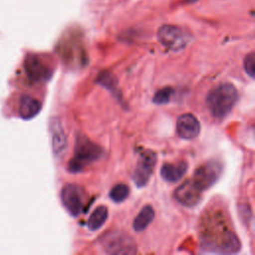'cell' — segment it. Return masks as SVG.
Returning <instances> with one entry per match:
<instances>
[{
    "instance_id": "1",
    "label": "cell",
    "mask_w": 255,
    "mask_h": 255,
    "mask_svg": "<svg viewBox=\"0 0 255 255\" xmlns=\"http://www.w3.org/2000/svg\"><path fill=\"white\" fill-rule=\"evenodd\" d=\"M200 240L202 248L210 252L235 253L240 249L239 238L219 212L205 217L201 225Z\"/></svg>"
},
{
    "instance_id": "2",
    "label": "cell",
    "mask_w": 255,
    "mask_h": 255,
    "mask_svg": "<svg viewBox=\"0 0 255 255\" xmlns=\"http://www.w3.org/2000/svg\"><path fill=\"white\" fill-rule=\"evenodd\" d=\"M238 92L230 83H222L212 88L206 96L207 108L214 119H224L238 101Z\"/></svg>"
},
{
    "instance_id": "3",
    "label": "cell",
    "mask_w": 255,
    "mask_h": 255,
    "mask_svg": "<svg viewBox=\"0 0 255 255\" xmlns=\"http://www.w3.org/2000/svg\"><path fill=\"white\" fill-rule=\"evenodd\" d=\"M103 154L104 149L99 144L93 142L86 135H78L74 156L68 163V169L73 173L80 172L87 165L100 159Z\"/></svg>"
},
{
    "instance_id": "4",
    "label": "cell",
    "mask_w": 255,
    "mask_h": 255,
    "mask_svg": "<svg viewBox=\"0 0 255 255\" xmlns=\"http://www.w3.org/2000/svg\"><path fill=\"white\" fill-rule=\"evenodd\" d=\"M101 245L105 252L109 254L127 255L136 253V244L133 238L121 231H113L104 235L101 239Z\"/></svg>"
},
{
    "instance_id": "5",
    "label": "cell",
    "mask_w": 255,
    "mask_h": 255,
    "mask_svg": "<svg viewBox=\"0 0 255 255\" xmlns=\"http://www.w3.org/2000/svg\"><path fill=\"white\" fill-rule=\"evenodd\" d=\"M221 172L222 164L216 160H209L196 168L191 180L203 192L218 180Z\"/></svg>"
},
{
    "instance_id": "6",
    "label": "cell",
    "mask_w": 255,
    "mask_h": 255,
    "mask_svg": "<svg viewBox=\"0 0 255 255\" xmlns=\"http://www.w3.org/2000/svg\"><path fill=\"white\" fill-rule=\"evenodd\" d=\"M158 41L171 51L183 49L190 41L189 35L181 28L173 25H163L157 31Z\"/></svg>"
},
{
    "instance_id": "7",
    "label": "cell",
    "mask_w": 255,
    "mask_h": 255,
    "mask_svg": "<svg viewBox=\"0 0 255 255\" xmlns=\"http://www.w3.org/2000/svg\"><path fill=\"white\" fill-rule=\"evenodd\" d=\"M61 200L66 208V210L69 212L70 215L76 217L78 216L85 204V193L81 186L74 184V183H68L63 186L61 191Z\"/></svg>"
},
{
    "instance_id": "8",
    "label": "cell",
    "mask_w": 255,
    "mask_h": 255,
    "mask_svg": "<svg viewBox=\"0 0 255 255\" xmlns=\"http://www.w3.org/2000/svg\"><path fill=\"white\" fill-rule=\"evenodd\" d=\"M156 158V153L152 150H144L140 153L132 173V180L137 187H143L149 181Z\"/></svg>"
},
{
    "instance_id": "9",
    "label": "cell",
    "mask_w": 255,
    "mask_h": 255,
    "mask_svg": "<svg viewBox=\"0 0 255 255\" xmlns=\"http://www.w3.org/2000/svg\"><path fill=\"white\" fill-rule=\"evenodd\" d=\"M24 69L30 81L43 83L49 81L53 76V69L48 66L39 56L30 54L24 61Z\"/></svg>"
},
{
    "instance_id": "10",
    "label": "cell",
    "mask_w": 255,
    "mask_h": 255,
    "mask_svg": "<svg viewBox=\"0 0 255 255\" xmlns=\"http://www.w3.org/2000/svg\"><path fill=\"white\" fill-rule=\"evenodd\" d=\"M202 191L195 185L191 178L185 180L174 190L175 199L186 207H194L200 201Z\"/></svg>"
},
{
    "instance_id": "11",
    "label": "cell",
    "mask_w": 255,
    "mask_h": 255,
    "mask_svg": "<svg viewBox=\"0 0 255 255\" xmlns=\"http://www.w3.org/2000/svg\"><path fill=\"white\" fill-rule=\"evenodd\" d=\"M176 132L183 139H193L200 132V124L192 114H183L177 119Z\"/></svg>"
},
{
    "instance_id": "12",
    "label": "cell",
    "mask_w": 255,
    "mask_h": 255,
    "mask_svg": "<svg viewBox=\"0 0 255 255\" xmlns=\"http://www.w3.org/2000/svg\"><path fill=\"white\" fill-rule=\"evenodd\" d=\"M52 139V148L55 155H61L67 148V136L64 128L58 118H52L49 123Z\"/></svg>"
},
{
    "instance_id": "13",
    "label": "cell",
    "mask_w": 255,
    "mask_h": 255,
    "mask_svg": "<svg viewBox=\"0 0 255 255\" xmlns=\"http://www.w3.org/2000/svg\"><path fill=\"white\" fill-rule=\"evenodd\" d=\"M187 167L188 164L185 160L177 163H164L160 168V175L167 182H177L183 177Z\"/></svg>"
},
{
    "instance_id": "14",
    "label": "cell",
    "mask_w": 255,
    "mask_h": 255,
    "mask_svg": "<svg viewBox=\"0 0 255 255\" xmlns=\"http://www.w3.org/2000/svg\"><path fill=\"white\" fill-rule=\"evenodd\" d=\"M42 105L36 98L29 95L21 96L19 102V115L22 119L30 120L34 118L39 114Z\"/></svg>"
},
{
    "instance_id": "15",
    "label": "cell",
    "mask_w": 255,
    "mask_h": 255,
    "mask_svg": "<svg viewBox=\"0 0 255 255\" xmlns=\"http://www.w3.org/2000/svg\"><path fill=\"white\" fill-rule=\"evenodd\" d=\"M154 218V210L152 206L145 205L141 208L139 213L136 215V217L133 220L132 228L136 232H140L144 230L153 220Z\"/></svg>"
},
{
    "instance_id": "16",
    "label": "cell",
    "mask_w": 255,
    "mask_h": 255,
    "mask_svg": "<svg viewBox=\"0 0 255 255\" xmlns=\"http://www.w3.org/2000/svg\"><path fill=\"white\" fill-rule=\"evenodd\" d=\"M108 218V208L104 205H100L95 208V210L90 215L87 226L91 231H96L100 229L106 222Z\"/></svg>"
},
{
    "instance_id": "17",
    "label": "cell",
    "mask_w": 255,
    "mask_h": 255,
    "mask_svg": "<svg viewBox=\"0 0 255 255\" xmlns=\"http://www.w3.org/2000/svg\"><path fill=\"white\" fill-rule=\"evenodd\" d=\"M97 83L100 84L101 86L105 87L106 89H108L111 93H113V95H115L116 97L119 98L120 92L119 89L117 87V81L114 78V76L112 74H110L107 71H103L97 78Z\"/></svg>"
},
{
    "instance_id": "18",
    "label": "cell",
    "mask_w": 255,
    "mask_h": 255,
    "mask_svg": "<svg viewBox=\"0 0 255 255\" xmlns=\"http://www.w3.org/2000/svg\"><path fill=\"white\" fill-rule=\"evenodd\" d=\"M129 194V188L125 183H118L116 184L110 191V198L116 202L120 203L127 199Z\"/></svg>"
},
{
    "instance_id": "19",
    "label": "cell",
    "mask_w": 255,
    "mask_h": 255,
    "mask_svg": "<svg viewBox=\"0 0 255 255\" xmlns=\"http://www.w3.org/2000/svg\"><path fill=\"white\" fill-rule=\"evenodd\" d=\"M173 94L174 90L171 87H164L154 94L152 101L156 105H165L171 101Z\"/></svg>"
},
{
    "instance_id": "20",
    "label": "cell",
    "mask_w": 255,
    "mask_h": 255,
    "mask_svg": "<svg viewBox=\"0 0 255 255\" xmlns=\"http://www.w3.org/2000/svg\"><path fill=\"white\" fill-rule=\"evenodd\" d=\"M244 70L252 79L255 76V54L249 53L244 59Z\"/></svg>"
},
{
    "instance_id": "21",
    "label": "cell",
    "mask_w": 255,
    "mask_h": 255,
    "mask_svg": "<svg viewBox=\"0 0 255 255\" xmlns=\"http://www.w3.org/2000/svg\"><path fill=\"white\" fill-rule=\"evenodd\" d=\"M194 1H196V0H186V2H188V3H191V2H194Z\"/></svg>"
}]
</instances>
